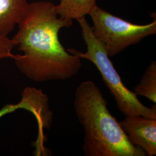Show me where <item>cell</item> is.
Listing matches in <instances>:
<instances>
[{"mask_svg": "<svg viewBox=\"0 0 156 156\" xmlns=\"http://www.w3.org/2000/svg\"><path fill=\"white\" fill-rule=\"evenodd\" d=\"M18 31L12 38L23 55L13 59L20 72L35 82L66 80L76 76L82 66L81 58L62 45L58 33L69 28L73 20L59 16L56 5L49 1L28 4Z\"/></svg>", "mask_w": 156, "mask_h": 156, "instance_id": "1", "label": "cell"}, {"mask_svg": "<svg viewBox=\"0 0 156 156\" xmlns=\"http://www.w3.org/2000/svg\"><path fill=\"white\" fill-rule=\"evenodd\" d=\"M93 34L104 46L109 57H114L130 46L156 33V20L136 24L116 16L97 5L90 12Z\"/></svg>", "mask_w": 156, "mask_h": 156, "instance_id": "4", "label": "cell"}, {"mask_svg": "<svg viewBox=\"0 0 156 156\" xmlns=\"http://www.w3.org/2000/svg\"><path fill=\"white\" fill-rule=\"evenodd\" d=\"M134 93L145 97L156 103V62L153 61L146 68L140 83L134 88Z\"/></svg>", "mask_w": 156, "mask_h": 156, "instance_id": "9", "label": "cell"}, {"mask_svg": "<svg viewBox=\"0 0 156 156\" xmlns=\"http://www.w3.org/2000/svg\"><path fill=\"white\" fill-rule=\"evenodd\" d=\"M27 0H0V36L8 37L28 8Z\"/></svg>", "mask_w": 156, "mask_h": 156, "instance_id": "7", "label": "cell"}, {"mask_svg": "<svg viewBox=\"0 0 156 156\" xmlns=\"http://www.w3.org/2000/svg\"><path fill=\"white\" fill-rule=\"evenodd\" d=\"M76 20L82 29V35L87 50L85 53L75 49H67V51L94 64L100 73L107 88L113 96L118 109L125 116L140 115L156 119V104L151 108L145 106L133 91L125 86L104 46L95 37L92 28L85 17Z\"/></svg>", "mask_w": 156, "mask_h": 156, "instance_id": "3", "label": "cell"}, {"mask_svg": "<svg viewBox=\"0 0 156 156\" xmlns=\"http://www.w3.org/2000/svg\"><path fill=\"white\" fill-rule=\"evenodd\" d=\"M119 123L132 145L140 147L146 156L156 155V119L127 116Z\"/></svg>", "mask_w": 156, "mask_h": 156, "instance_id": "5", "label": "cell"}, {"mask_svg": "<svg viewBox=\"0 0 156 156\" xmlns=\"http://www.w3.org/2000/svg\"><path fill=\"white\" fill-rule=\"evenodd\" d=\"M100 89L91 80L82 82L75 93L73 108L84 129L86 156H146L132 145L108 108Z\"/></svg>", "mask_w": 156, "mask_h": 156, "instance_id": "2", "label": "cell"}, {"mask_svg": "<svg viewBox=\"0 0 156 156\" xmlns=\"http://www.w3.org/2000/svg\"><path fill=\"white\" fill-rule=\"evenodd\" d=\"M15 45L11 39L8 37L0 36V62L5 59H13L15 55L12 53V50Z\"/></svg>", "mask_w": 156, "mask_h": 156, "instance_id": "10", "label": "cell"}, {"mask_svg": "<svg viewBox=\"0 0 156 156\" xmlns=\"http://www.w3.org/2000/svg\"><path fill=\"white\" fill-rule=\"evenodd\" d=\"M96 6V0H60L56 9L61 17L77 20L89 15Z\"/></svg>", "mask_w": 156, "mask_h": 156, "instance_id": "8", "label": "cell"}, {"mask_svg": "<svg viewBox=\"0 0 156 156\" xmlns=\"http://www.w3.org/2000/svg\"><path fill=\"white\" fill-rule=\"evenodd\" d=\"M26 109L33 114L38 125L46 123L52 115L49 98L41 90L27 87L22 93V99L16 104H7L0 109V118L18 109Z\"/></svg>", "mask_w": 156, "mask_h": 156, "instance_id": "6", "label": "cell"}]
</instances>
